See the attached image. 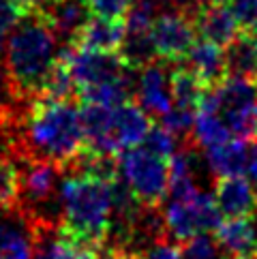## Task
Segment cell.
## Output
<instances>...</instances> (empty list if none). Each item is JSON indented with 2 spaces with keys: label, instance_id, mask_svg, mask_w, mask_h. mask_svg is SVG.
I'll use <instances>...</instances> for the list:
<instances>
[{
  "label": "cell",
  "instance_id": "6da1fadb",
  "mask_svg": "<svg viewBox=\"0 0 257 259\" xmlns=\"http://www.w3.org/2000/svg\"><path fill=\"white\" fill-rule=\"evenodd\" d=\"M62 43L41 11L22 15L13 26L3 58V81L11 101H32L41 97Z\"/></svg>",
  "mask_w": 257,
  "mask_h": 259
},
{
  "label": "cell",
  "instance_id": "7a4b0ae2",
  "mask_svg": "<svg viewBox=\"0 0 257 259\" xmlns=\"http://www.w3.org/2000/svg\"><path fill=\"white\" fill-rule=\"evenodd\" d=\"M112 184L81 174H64L58 225L79 240L105 246L112 223Z\"/></svg>",
  "mask_w": 257,
  "mask_h": 259
},
{
  "label": "cell",
  "instance_id": "3957f363",
  "mask_svg": "<svg viewBox=\"0 0 257 259\" xmlns=\"http://www.w3.org/2000/svg\"><path fill=\"white\" fill-rule=\"evenodd\" d=\"M120 176L133 197L146 208H159L169 193L172 159H165L144 146L120 152Z\"/></svg>",
  "mask_w": 257,
  "mask_h": 259
},
{
  "label": "cell",
  "instance_id": "277c9868",
  "mask_svg": "<svg viewBox=\"0 0 257 259\" xmlns=\"http://www.w3.org/2000/svg\"><path fill=\"white\" fill-rule=\"evenodd\" d=\"M221 210H219L215 195L204 191H197L189 197L180 199H169L165 206L163 219L165 227H167L169 236L178 242L204 234V231H215L221 223Z\"/></svg>",
  "mask_w": 257,
  "mask_h": 259
},
{
  "label": "cell",
  "instance_id": "5b68a950",
  "mask_svg": "<svg viewBox=\"0 0 257 259\" xmlns=\"http://www.w3.org/2000/svg\"><path fill=\"white\" fill-rule=\"evenodd\" d=\"M195 9L197 7L187 5V7L163 9L159 13L157 22L152 26V39L161 60L176 64L187 58L197 34L195 22H193Z\"/></svg>",
  "mask_w": 257,
  "mask_h": 259
},
{
  "label": "cell",
  "instance_id": "8992f818",
  "mask_svg": "<svg viewBox=\"0 0 257 259\" xmlns=\"http://www.w3.org/2000/svg\"><path fill=\"white\" fill-rule=\"evenodd\" d=\"M60 56L69 62L77 84V92L116 79L126 71V64L122 62L118 52H97L77 48V45H62Z\"/></svg>",
  "mask_w": 257,
  "mask_h": 259
},
{
  "label": "cell",
  "instance_id": "52a82bcc",
  "mask_svg": "<svg viewBox=\"0 0 257 259\" xmlns=\"http://www.w3.org/2000/svg\"><path fill=\"white\" fill-rule=\"evenodd\" d=\"M172 64L167 60H154L144 67L137 75V95L135 101L150 116L163 118L174 107L172 92Z\"/></svg>",
  "mask_w": 257,
  "mask_h": 259
},
{
  "label": "cell",
  "instance_id": "ba28073f",
  "mask_svg": "<svg viewBox=\"0 0 257 259\" xmlns=\"http://www.w3.org/2000/svg\"><path fill=\"white\" fill-rule=\"evenodd\" d=\"M215 201L223 217H255L257 193L242 174L215 178Z\"/></svg>",
  "mask_w": 257,
  "mask_h": 259
},
{
  "label": "cell",
  "instance_id": "9c48e42d",
  "mask_svg": "<svg viewBox=\"0 0 257 259\" xmlns=\"http://www.w3.org/2000/svg\"><path fill=\"white\" fill-rule=\"evenodd\" d=\"M212 234L232 259H253L257 253V214L227 217Z\"/></svg>",
  "mask_w": 257,
  "mask_h": 259
},
{
  "label": "cell",
  "instance_id": "30bf717a",
  "mask_svg": "<svg viewBox=\"0 0 257 259\" xmlns=\"http://www.w3.org/2000/svg\"><path fill=\"white\" fill-rule=\"evenodd\" d=\"M41 13L48 17L62 45H71L75 41L84 24L93 17L88 0H52L41 9Z\"/></svg>",
  "mask_w": 257,
  "mask_h": 259
},
{
  "label": "cell",
  "instance_id": "8fae6325",
  "mask_svg": "<svg viewBox=\"0 0 257 259\" xmlns=\"http://www.w3.org/2000/svg\"><path fill=\"white\" fill-rule=\"evenodd\" d=\"M150 126V114L137 101H126V103L114 107V140L120 152L142 146Z\"/></svg>",
  "mask_w": 257,
  "mask_h": 259
},
{
  "label": "cell",
  "instance_id": "7c38bea8",
  "mask_svg": "<svg viewBox=\"0 0 257 259\" xmlns=\"http://www.w3.org/2000/svg\"><path fill=\"white\" fill-rule=\"evenodd\" d=\"M193 22H195V30L201 39L212 41L219 48H227L240 34L234 13L223 5L197 7L193 13Z\"/></svg>",
  "mask_w": 257,
  "mask_h": 259
},
{
  "label": "cell",
  "instance_id": "4fadbf2b",
  "mask_svg": "<svg viewBox=\"0 0 257 259\" xmlns=\"http://www.w3.org/2000/svg\"><path fill=\"white\" fill-rule=\"evenodd\" d=\"M124 34H126L124 20H109V17L93 15L71 45H77V48L84 50H97V52H118L122 48Z\"/></svg>",
  "mask_w": 257,
  "mask_h": 259
},
{
  "label": "cell",
  "instance_id": "5bb4252c",
  "mask_svg": "<svg viewBox=\"0 0 257 259\" xmlns=\"http://www.w3.org/2000/svg\"><path fill=\"white\" fill-rule=\"evenodd\" d=\"M185 60H187V67L195 71L208 88L221 86L229 75L227 62H225V50H221L212 41H206V39L195 41Z\"/></svg>",
  "mask_w": 257,
  "mask_h": 259
},
{
  "label": "cell",
  "instance_id": "9a60e30c",
  "mask_svg": "<svg viewBox=\"0 0 257 259\" xmlns=\"http://www.w3.org/2000/svg\"><path fill=\"white\" fill-rule=\"evenodd\" d=\"M246 148L244 140L229 137L227 142L206 148V165L215 178H227V176H238L246 167Z\"/></svg>",
  "mask_w": 257,
  "mask_h": 259
},
{
  "label": "cell",
  "instance_id": "2e32d148",
  "mask_svg": "<svg viewBox=\"0 0 257 259\" xmlns=\"http://www.w3.org/2000/svg\"><path fill=\"white\" fill-rule=\"evenodd\" d=\"M225 62L229 75L257 79V34H238L225 48Z\"/></svg>",
  "mask_w": 257,
  "mask_h": 259
},
{
  "label": "cell",
  "instance_id": "e0dca14e",
  "mask_svg": "<svg viewBox=\"0 0 257 259\" xmlns=\"http://www.w3.org/2000/svg\"><path fill=\"white\" fill-rule=\"evenodd\" d=\"M208 86L201 81L191 67H182L176 62L172 67V92H174V105L189 107V109H199V103L204 99Z\"/></svg>",
  "mask_w": 257,
  "mask_h": 259
},
{
  "label": "cell",
  "instance_id": "ac0fdd59",
  "mask_svg": "<svg viewBox=\"0 0 257 259\" xmlns=\"http://www.w3.org/2000/svg\"><path fill=\"white\" fill-rule=\"evenodd\" d=\"M22 180H20V161L11 150L0 144V214L15 212L20 206Z\"/></svg>",
  "mask_w": 257,
  "mask_h": 259
},
{
  "label": "cell",
  "instance_id": "d6986e66",
  "mask_svg": "<svg viewBox=\"0 0 257 259\" xmlns=\"http://www.w3.org/2000/svg\"><path fill=\"white\" fill-rule=\"evenodd\" d=\"M118 54H120L122 62L126 64V69L133 71H142L154 60H159L152 30H126L122 48L118 50Z\"/></svg>",
  "mask_w": 257,
  "mask_h": 259
},
{
  "label": "cell",
  "instance_id": "ffe728a7",
  "mask_svg": "<svg viewBox=\"0 0 257 259\" xmlns=\"http://www.w3.org/2000/svg\"><path fill=\"white\" fill-rule=\"evenodd\" d=\"M229 137H234V135L229 131L223 116L219 114V109H197L193 142L199 148H210V146L223 144Z\"/></svg>",
  "mask_w": 257,
  "mask_h": 259
},
{
  "label": "cell",
  "instance_id": "44dd1931",
  "mask_svg": "<svg viewBox=\"0 0 257 259\" xmlns=\"http://www.w3.org/2000/svg\"><path fill=\"white\" fill-rule=\"evenodd\" d=\"M0 259H34V244L28 227L0 223Z\"/></svg>",
  "mask_w": 257,
  "mask_h": 259
},
{
  "label": "cell",
  "instance_id": "7402d4cb",
  "mask_svg": "<svg viewBox=\"0 0 257 259\" xmlns=\"http://www.w3.org/2000/svg\"><path fill=\"white\" fill-rule=\"evenodd\" d=\"M180 248L182 259H232L225 253V248L219 244L212 231H204V234L185 240V242H180Z\"/></svg>",
  "mask_w": 257,
  "mask_h": 259
},
{
  "label": "cell",
  "instance_id": "603a6c76",
  "mask_svg": "<svg viewBox=\"0 0 257 259\" xmlns=\"http://www.w3.org/2000/svg\"><path fill=\"white\" fill-rule=\"evenodd\" d=\"M142 146L146 148V150H150V152L159 154V156L172 159V156L178 152L180 142H178V137L172 131H167L163 124H154V126H150V131H148V135H146V140L142 142Z\"/></svg>",
  "mask_w": 257,
  "mask_h": 259
},
{
  "label": "cell",
  "instance_id": "cb8c5ba5",
  "mask_svg": "<svg viewBox=\"0 0 257 259\" xmlns=\"http://www.w3.org/2000/svg\"><path fill=\"white\" fill-rule=\"evenodd\" d=\"M131 255L133 259H182V248L178 240H174L172 236H163Z\"/></svg>",
  "mask_w": 257,
  "mask_h": 259
},
{
  "label": "cell",
  "instance_id": "d4e9b609",
  "mask_svg": "<svg viewBox=\"0 0 257 259\" xmlns=\"http://www.w3.org/2000/svg\"><path fill=\"white\" fill-rule=\"evenodd\" d=\"M238 28L246 34H257V0H227Z\"/></svg>",
  "mask_w": 257,
  "mask_h": 259
},
{
  "label": "cell",
  "instance_id": "484cf974",
  "mask_svg": "<svg viewBox=\"0 0 257 259\" xmlns=\"http://www.w3.org/2000/svg\"><path fill=\"white\" fill-rule=\"evenodd\" d=\"M133 5L135 0H88L90 13L109 20H124Z\"/></svg>",
  "mask_w": 257,
  "mask_h": 259
},
{
  "label": "cell",
  "instance_id": "4316f807",
  "mask_svg": "<svg viewBox=\"0 0 257 259\" xmlns=\"http://www.w3.org/2000/svg\"><path fill=\"white\" fill-rule=\"evenodd\" d=\"M22 13L11 5V0H0V69H3V58L7 50V41L13 26L20 22Z\"/></svg>",
  "mask_w": 257,
  "mask_h": 259
},
{
  "label": "cell",
  "instance_id": "83f0119b",
  "mask_svg": "<svg viewBox=\"0 0 257 259\" xmlns=\"http://www.w3.org/2000/svg\"><path fill=\"white\" fill-rule=\"evenodd\" d=\"M244 174H246V178H249V182L253 184V189H255V193H257V140L251 144L249 154H246Z\"/></svg>",
  "mask_w": 257,
  "mask_h": 259
},
{
  "label": "cell",
  "instance_id": "f1b7e54d",
  "mask_svg": "<svg viewBox=\"0 0 257 259\" xmlns=\"http://www.w3.org/2000/svg\"><path fill=\"white\" fill-rule=\"evenodd\" d=\"M50 0H11V5L20 11L22 15H28V13H34V11H41V9L48 5Z\"/></svg>",
  "mask_w": 257,
  "mask_h": 259
},
{
  "label": "cell",
  "instance_id": "f546056e",
  "mask_svg": "<svg viewBox=\"0 0 257 259\" xmlns=\"http://www.w3.org/2000/svg\"><path fill=\"white\" fill-rule=\"evenodd\" d=\"M193 7H215V5H225L227 0H189Z\"/></svg>",
  "mask_w": 257,
  "mask_h": 259
},
{
  "label": "cell",
  "instance_id": "4dcf8cb0",
  "mask_svg": "<svg viewBox=\"0 0 257 259\" xmlns=\"http://www.w3.org/2000/svg\"><path fill=\"white\" fill-rule=\"evenodd\" d=\"M253 259H257V253H255V257H253Z\"/></svg>",
  "mask_w": 257,
  "mask_h": 259
},
{
  "label": "cell",
  "instance_id": "1f68e13d",
  "mask_svg": "<svg viewBox=\"0 0 257 259\" xmlns=\"http://www.w3.org/2000/svg\"><path fill=\"white\" fill-rule=\"evenodd\" d=\"M50 3H52V0H50ZM50 3H48V5H50Z\"/></svg>",
  "mask_w": 257,
  "mask_h": 259
}]
</instances>
